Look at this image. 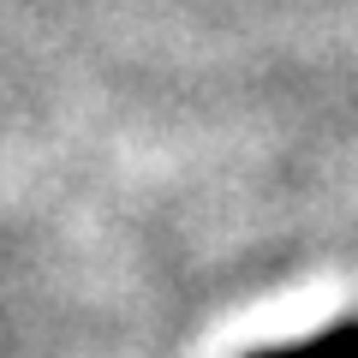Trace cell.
Wrapping results in <instances>:
<instances>
[{
  "mask_svg": "<svg viewBox=\"0 0 358 358\" xmlns=\"http://www.w3.org/2000/svg\"><path fill=\"white\" fill-rule=\"evenodd\" d=\"M251 358H358V317L329 322L299 346H268V352H251Z\"/></svg>",
  "mask_w": 358,
  "mask_h": 358,
  "instance_id": "6da1fadb",
  "label": "cell"
}]
</instances>
